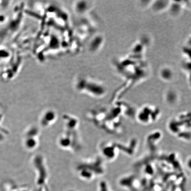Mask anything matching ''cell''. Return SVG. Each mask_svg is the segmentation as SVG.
<instances>
[{
    "instance_id": "obj_1",
    "label": "cell",
    "mask_w": 191,
    "mask_h": 191,
    "mask_svg": "<svg viewBox=\"0 0 191 191\" xmlns=\"http://www.w3.org/2000/svg\"><path fill=\"white\" fill-rule=\"evenodd\" d=\"M66 130L59 140V145L65 149L78 150L81 148L78 136V121L74 117L66 116L64 118Z\"/></svg>"
},
{
    "instance_id": "obj_2",
    "label": "cell",
    "mask_w": 191,
    "mask_h": 191,
    "mask_svg": "<svg viewBox=\"0 0 191 191\" xmlns=\"http://www.w3.org/2000/svg\"><path fill=\"white\" fill-rule=\"evenodd\" d=\"M189 114L190 113L186 112L177 115L170 120L168 125L169 131L182 140H190V138L182 131L183 129L185 132L190 133V115L188 116Z\"/></svg>"
},
{
    "instance_id": "obj_3",
    "label": "cell",
    "mask_w": 191,
    "mask_h": 191,
    "mask_svg": "<svg viewBox=\"0 0 191 191\" xmlns=\"http://www.w3.org/2000/svg\"><path fill=\"white\" fill-rule=\"evenodd\" d=\"M78 166L81 175L90 178H92L93 175L102 174L104 170L102 161L100 158L81 162Z\"/></svg>"
},
{
    "instance_id": "obj_4",
    "label": "cell",
    "mask_w": 191,
    "mask_h": 191,
    "mask_svg": "<svg viewBox=\"0 0 191 191\" xmlns=\"http://www.w3.org/2000/svg\"><path fill=\"white\" fill-rule=\"evenodd\" d=\"M160 115V110L157 108L150 105H145L138 111L136 117L138 121L142 124L148 125L156 122Z\"/></svg>"
},
{
    "instance_id": "obj_5",
    "label": "cell",
    "mask_w": 191,
    "mask_h": 191,
    "mask_svg": "<svg viewBox=\"0 0 191 191\" xmlns=\"http://www.w3.org/2000/svg\"><path fill=\"white\" fill-rule=\"evenodd\" d=\"M39 131L36 127H30L25 134L24 144L28 149H35L39 144Z\"/></svg>"
},
{
    "instance_id": "obj_6",
    "label": "cell",
    "mask_w": 191,
    "mask_h": 191,
    "mask_svg": "<svg viewBox=\"0 0 191 191\" xmlns=\"http://www.w3.org/2000/svg\"><path fill=\"white\" fill-rule=\"evenodd\" d=\"M57 117V114L53 110H47L42 115L40 120L41 125L44 127L50 126L56 121Z\"/></svg>"
},
{
    "instance_id": "obj_7",
    "label": "cell",
    "mask_w": 191,
    "mask_h": 191,
    "mask_svg": "<svg viewBox=\"0 0 191 191\" xmlns=\"http://www.w3.org/2000/svg\"><path fill=\"white\" fill-rule=\"evenodd\" d=\"M161 75L162 78L166 81L171 80L173 76L172 71L168 68H164L163 69H162L161 70Z\"/></svg>"
}]
</instances>
